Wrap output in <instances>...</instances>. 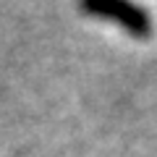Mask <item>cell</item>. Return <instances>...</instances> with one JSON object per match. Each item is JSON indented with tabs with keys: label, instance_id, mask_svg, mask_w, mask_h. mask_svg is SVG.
I'll return each mask as SVG.
<instances>
[{
	"label": "cell",
	"instance_id": "1",
	"mask_svg": "<svg viewBox=\"0 0 157 157\" xmlns=\"http://www.w3.org/2000/svg\"><path fill=\"white\" fill-rule=\"evenodd\" d=\"M81 13L94 18H107V21L118 24L121 29L136 39H149L152 37V16L144 6L134 3V0H76Z\"/></svg>",
	"mask_w": 157,
	"mask_h": 157
}]
</instances>
